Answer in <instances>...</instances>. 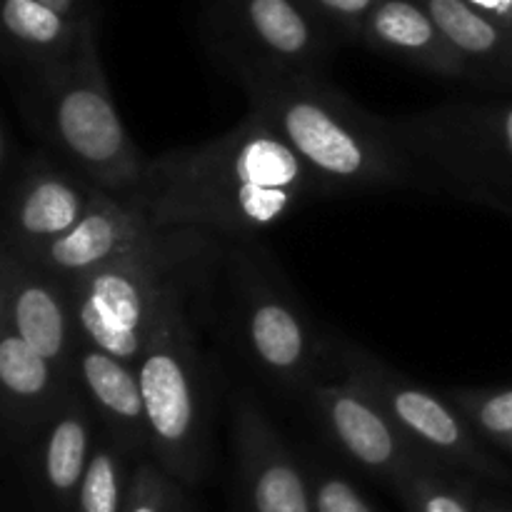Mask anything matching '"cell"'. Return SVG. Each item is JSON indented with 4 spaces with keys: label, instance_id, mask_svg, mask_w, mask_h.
Masks as SVG:
<instances>
[{
    "label": "cell",
    "instance_id": "e0dca14e",
    "mask_svg": "<svg viewBox=\"0 0 512 512\" xmlns=\"http://www.w3.org/2000/svg\"><path fill=\"white\" fill-rule=\"evenodd\" d=\"M70 385L73 378H65L8 325L0 328V415L10 425L43 428Z\"/></svg>",
    "mask_w": 512,
    "mask_h": 512
},
{
    "label": "cell",
    "instance_id": "4dcf8cb0",
    "mask_svg": "<svg viewBox=\"0 0 512 512\" xmlns=\"http://www.w3.org/2000/svg\"><path fill=\"white\" fill-rule=\"evenodd\" d=\"M500 448H503V450H508V453H512V435H510L508 440H505L503 445H500Z\"/></svg>",
    "mask_w": 512,
    "mask_h": 512
},
{
    "label": "cell",
    "instance_id": "cb8c5ba5",
    "mask_svg": "<svg viewBox=\"0 0 512 512\" xmlns=\"http://www.w3.org/2000/svg\"><path fill=\"white\" fill-rule=\"evenodd\" d=\"M178 508V480L163 473L153 460H143L130 478L125 512H178Z\"/></svg>",
    "mask_w": 512,
    "mask_h": 512
},
{
    "label": "cell",
    "instance_id": "f1b7e54d",
    "mask_svg": "<svg viewBox=\"0 0 512 512\" xmlns=\"http://www.w3.org/2000/svg\"><path fill=\"white\" fill-rule=\"evenodd\" d=\"M40 3L50 5V8L58 10V13H63V15H68V18L80 20L78 13H75V3H78V0H40Z\"/></svg>",
    "mask_w": 512,
    "mask_h": 512
},
{
    "label": "cell",
    "instance_id": "ac0fdd59",
    "mask_svg": "<svg viewBox=\"0 0 512 512\" xmlns=\"http://www.w3.org/2000/svg\"><path fill=\"white\" fill-rule=\"evenodd\" d=\"M468 65V83L512 90V28L485 18L465 0H418Z\"/></svg>",
    "mask_w": 512,
    "mask_h": 512
},
{
    "label": "cell",
    "instance_id": "4316f807",
    "mask_svg": "<svg viewBox=\"0 0 512 512\" xmlns=\"http://www.w3.org/2000/svg\"><path fill=\"white\" fill-rule=\"evenodd\" d=\"M465 3L478 10L480 15H485V18L512 28V0H465Z\"/></svg>",
    "mask_w": 512,
    "mask_h": 512
},
{
    "label": "cell",
    "instance_id": "9a60e30c",
    "mask_svg": "<svg viewBox=\"0 0 512 512\" xmlns=\"http://www.w3.org/2000/svg\"><path fill=\"white\" fill-rule=\"evenodd\" d=\"M73 383L88 400L105 438L113 440L130 458L150 453L143 393L138 368L83 343L78 338L73 355Z\"/></svg>",
    "mask_w": 512,
    "mask_h": 512
},
{
    "label": "cell",
    "instance_id": "6da1fadb",
    "mask_svg": "<svg viewBox=\"0 0 512 512\" xmlns=\"http://www.w3.org/2000/svg\"><path fill=\"white\" fill-rule=\"evenodd\" d=\"M130 193L155 228L250 235L333 198L290 145L255 113L233 130L148 158Z\"/></svg>",
    "mask_w": 512,
    "mask_h": 512
},
{
    "label": "cell",
    "instance_id": "277c9868",
    "mask_svg": "<svg viewBox=\"0 0 512 512\" xmlns=\"http://www.w3.org/2000/svg\"><path fill=\"white\" fill-rule=\"evenodd\" d=\"M33 120L60 160L105 193H130L148 158L138 150L115 108L93 20L83 18L73 53L38 70Z\"/></svg>",
    "mask_w": 512,
    "mask_h": 512
},
{
    "label": "cell",
    "instance_id": "4fadbf2b",
    "mask_svg": "<svg viewBox=\"0 0 512 512\" xmlns=\"http://www.w3.org/2000/svg\"><path fill=\"white\" fill-rule=\"evenodd\" d=\"M233 450L253 512H315L308 470L250 395L233 405Z\"/></svg>",
    "mask_w": 512,
    "mask_h": 512
},
{
    "label": "cell",
    "instance_id": "484cf974",
    "mask_svg": "<svg viewBox=\"0 0 512 512\" xmlns=\"http://www.w3.org/2000/svg\"><path fill=\"white\" fill-rule=\"evenodd\" d=\"M330 35L360 40L365 20L383 0H300Z\"/></svg>",
    "mask_w": 512,
    "mask_h": 512
},
{
    "label": "cell",
    "instance_id": "7a4b0ae2",
    "mask_svg": "<svg viewBox=\"0 0 512 512\" xmlns=\"http://www.w3.org/2000/svg\"><path fill=\"white\" fill-rule=\"evenodd\" d=\"M250 113L273 128L330 195L433 193L388 118L368 113L323 73H240Z\"/></svg>",
    "mask_w": 512,
    "mask_h": 512
},
{
    "label": "cell",
    "instance_id": "1f68e13d",
    "mask_svg": "<svg viewBox=\"0 0 512 512\" xmlns=\"http://www.w3.org/2000/svg\"><path fill=\"white\" fill-rule=\"evenodd\" d=\"M490 512H512V510H498V508H495V510H490Z\"/></svg>",
    "mask_w": 512,
    "mask_h": 512
},
{
    "label": "cell",
    "instance_id": "8992f818",
    "mask_svg": "<svg viewBox=\"0 0 512 512\" xmlns=\"http://www.w3.org/2000/svg\"><path fill=\"white\" fill-rule=\"evenodd\" d=\"M188 295L170 303L138 363L153 463L178 483H198L208 468V373L188 318Z\"/></svg>",
    "mask_w": 512,
    "mask_h": 512
},
{
    "label": "cell",
    "instance_id": "5b68a950",
    "mask_svg": "<svg viewBox=\"0 0 512 512\" xmlns=\"http://www.w3.org/2000/svg\"><path fill=\"white\" fill-rule=\"evenodd\" d=\"M390 123L433 193L512 215V98L448 100Z\"/></svg>",
    "mask_w": 512,
    "mask_h": 512
},
{
    "label": "cell",
    "instance_id": "9c48e42d",
    "mask_svg": "<svg viewBox=\"0 0 512 512\" xmlns=\"http://www.w3.org/2000/svg\"><path fill=\"white\" fill-rule=\"evenodd\" d=\"M213 40L240 73H323L333 35L300 0H218Z\"/></svg>",
    "mask_w": 512,
    "mask_h": 512
},
{
    "label": "cell",
    "instance_id": "44dd1931",
    "mask_svg": "<svg viewBox=\"0 0 512 512\" xmlns=\"http://www.w3.org/2000/svg\"><path fill=\"white\" fill-rule=\"evenodd\" d=\"M130 455L123 453L113 440H98L88 470L75 493V512H125L128 503V463Z\"/></svg>",
    "mask_w": 512,
    "mask_h": 512
},
{
    "label": "cell",
    "instance_id": "d4e9b609",
    "mask_svg": "<svg viewBox=\"0 0 512 512\" xmlns=\"http://www.w3.org/2000/svg\"><path fill=\"white\" fill-rule=\"evenodd\" d=\"M308 483L315 512H375L360 490L338 470L308 463Z\"/></svg>",
    "mask_w": 512,
    "mask_h": 512
},
{
    "label": "cell",
    "instance_id": "603a6c76",
    "mask_svg": "<svg viewBox=\"0 0 512 512\" xmlns=\"http://www.w3.org/2000/svg\"><path fill=\"white\" fill-rule=\"evenodd\" d=\"M448 398L488 443L500 448L512 435V388H460Z\"/></svg>",
    "mask_w": 512,
    "mask_h": 512
},
{
    "label": "cell",
    "instance_id": "5bb4252c",
    "mask_svg": "<svg viewBox=\"0 0 512 512\" xmlns=\"http://www.w3.org/2000/svg\"><path fill=\"white\" fill-rule=\"evenodd\" d=\"M0 280H3L5 325L43 358H48L65 378H73L78 330H75L68 288L3 245H0Z\"/></svg>",
    "mask_w": 512,
    "mask_h": 512
},
{
    "label": "cell",
    "instance_id": "3957f363",
    "mask_svg": "<svg viewBox=\"0 0 512 512\" xmlns=\"http://www.w3.org/2000/svg\"><path fill=\"white\" fill-rule=\"evenodd\" d=\"M213 238L195 228H160L135 250L65 285L78 338L138 368L170 303L203 278Z\"/></svg>",
    "mask_w": 512,
    "mask_h": 512
},
{
    "label": "cell",
    "instance_id": "ba28073f",
    "mask_svg": "<svg viewBox=\"0 0 512 512\" xmlns=\"http://www.w3.org/2000/svg\"><path fill=\"white\" fill-rule=\"evenodd\" d=\"M330 353L345 378L368 390L425 458L493 480L512 478L510 470L485 450L483 438L448 395L423 388L350 340L330 343Z\"/></svg>",
    "mask_w": 512,
    "mask_h": 512
},
{
    "label": "cell",
    "instance_id": "8fae6325",
    "mask_svg": "<svg viewBox=\"0 0 512 512\" xmlns=\"http://www.w3.org/2000/svg\"><path fill=\"white\" fill-rule=\"evenodd\" d=\"M98 193L58 155H38L15 175L0 203V245L18 255L45 248L80 223Z\"/></svg>",
    "mask_w": 512,
    "mask_h": 512
},
{
    "label": "cell",
    "instance_id": "52a82bcc",
    "mask_svg": "<svg viewBox=\"0 0 512 512\" xmlns=\"http://www.w3.org/2000/svg\"><path fill=\"white\" fill-rule=\"evenodd\" d=\"M255 258L258 255H230L235 338L265 383L303 400L323 378V365L333 358L330 343L320 338L283 280L265 273Z\"/></svg>",
    "mask_w": 512,
    "mask_h": 512
},
{
    "label": "cell",
    "instance_id": "f546056e",
    "mask_svg": "<svg viewBox=\"0 0 512 512\" xmlns=\"http://www.w3.org/2000/svg\"><path fill=\"white\" fill-rule=\"evenodd\" d=\"M5 325V298H3V280H0V328Z\"/></svg>",
    "mask_w": 512,
    "mask_h": 512
},
{
    "label": "cell",
    "instance_id": "83f0119b",
    "mask_svg": "<svg viewBox=\"0 0 512 512\" xmlns=\"http://www.w3.org/2000/svg\"><path fill=\"white\" fill-rule=\"evenodd\" d=\"M8 165H10V150H8V140H5L3 128H0V185L8 180Z\"/></svg>",
    "mask_w": 512,
    "mask_h": 512
},
{
    "label": "cell",
    "instance_id": "2e32d148",
    "mask_svg": "<svg viewBox=\"0 0 512 512\" xmlns=\"http://www.w3.org/2000/svg\"><path fill=\"white\" fill-rule=\"evenodd\" d=\"M360 40L435 78L468 80L465 60L418 0H383L365 20Z\"/></svg>",
    "mask_w": 512,
    "mask_h": 512
},
{
    "label": "cell",
    "instance_id": "7c38bea8",
    "mask_svg": "<svg viewBox=\"0 0 512 512\" xmlns=\"http://www.w3.org/2000/svg\"><path fill=\"white\" fill-rule=\"evenodd\" d=\"M155 230L160 228L150 223L133 193L100 190L70 233L20 258L38 265L63 285H73L143 245Z\"/></svg>",
    "mask_w": 512,
    "mask_h": 512
},
{
    "label": "cell",
    "instance_id": "7402d4cb",
    "mask_svg": "<svg viewBox=\"0 0 512 512\" xmlns=\"http://www.w3.org/2000/svg\"><path fill=\"white\" fill-rule=\"evenodd\" d=\"M398 490L413 512H475L470 495L453 468L423 458L400 478Z\"/></svg>",
    "mask_w": 512,
    "mask_h": 512
},
{
    "label": "cell",
    "instance_id": "d6986e66",
    "mask_svg": "<svg viewBox=\"0 0 512 512\" xmlns=\"http://www.w3.org/2000/svg\"><path fill=\"white\" fill-rule=\"evenodd\" d=\"M98 440L93 410L73 383L40 435V478L55 498L75 500Z\"/></svg>",
    "mask_w": 512,
    "mask_h": 512
},
{
    "label": "cell",
    "instance_id": "ffe728a7",
    "mask_svg": "<svg viewBox=\"0 0 512 512\" xmlns=\"http://www.w3.org/2000/svg\"><path fill=\"white\" fill-rule=\"evenodd\" d=\"M80 23L40 0H0V38L38 70L73 53Z\"/></svg>",
    "mask_w": 512,
    "mask_h": 512
},
{
    "label": "cell",
    "instance_id": "30bf717a",
    "mask_svg": "<svg viewBox=\"0 0 512 512\" xmlns=\"http://www.w3.org/2000/svg\"><path fill=\"white\" fill-rule=\"evenodd\" d=\"M303 403L325 438L365 473L395 480L398 485L400 478L425 458L400 433L383 405L353 380H320L305 393Z\"/></svg>",
    "mask_w": 512,
    "mask_h": 512
}]
</instances>
